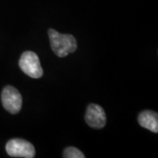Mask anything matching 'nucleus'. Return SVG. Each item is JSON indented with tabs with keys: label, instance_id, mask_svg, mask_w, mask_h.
<instances>
[{
	"label": "nucleus",
	"instance_id": "obj_1",
	"mask_svg": "<svg viewBox=\"0 0 158 158\" xmlns=\"http://www.w3.org/2000/svg\"><path fill=\"white\" fill-rule=\"evenodd\" d=\"M52 50L59 57H65L77 48V42L71 34H60L55 29L48 30Z\"/></svg>",
	"mask_w": 158,
	"mask_h": 158
},
{
	"label": "nucleus",
	"instance_id": "obj_2",
	"mask_svg": "<svg viewBox=\"0 0 158 158\" xmlns=\"http://www.w3.org/2000/svg\"><path fill=\"white\" fill-rule=\"evenodd\" d=\"M19 65L23 72L32 78H40L43 75L39 57L34 52H24L19 58Z\"/></svg>",
	"mask_w": 158,
	"mask_h": 158
},
{
	"label": "nucleus",
	"instance_id": "obj_3",
	"mask_svg": "<svg viewBox=\"0 0 158 158\" xmlns=\"http://www.w3.org/2000/svg\"><path fill=\"white\" fill-rule=\"evenodd\" d=\"M7 154L12 157L33 158L35 156V148L32 143L23 139H11L6 143Z\"/></svg>",
	"mask_w": 158,
	"mask_h": 158
},
{
	"label": "nucleus",
	"instance_id": "obj_4",
	"mask_svg": "<svg viewBox=\"0 0 158 158\" xmlns=\"http://www.w3.org/2000/svg\"><path fill=\"white\" fill-rule=\"evenodd\" d=\"M1 100L3 106L11 114H17L22 108V97L13 86H6L2 91Z\"/></svg>",
	"mask_w": 158,
	"mask_h": 158
},
{
	"label": "nucleus",
	"instance_id": "obj_5",
	"mask_svg": "<svg viewBox=\"0 0 158 158\" xmlns=\"http://www.w3.org/2000/svg\"><path fill=\"white\" fill-rule=\"evenodd\" d=\"M85 121L90 127L100 129L106 124V115L104 109L96 104H90L85 113Z\"/></svg>",
	"mask_w": 158,
	"mask_h": 158
},
{
	"label": "nucleus",
	"instance_id": "obj_6",
	"mask_svg": "<svg viewBox=\"0 0 158 158\" xmlns=\"http://www.w3.org/2000/svg\"><path fill=\"white\" fill-rule=\"evenodd\" d=\"M138 122L142 127L151 132H158V114L153 111H143L138 116Z\"/></svg>",
	"mask_w": 158,
	"mask_h": 158
},
{
	"label": "nucleus",
	"instance_id": "obj_7",
	"mask_svg": "<svg viewBox=\"0 0 158 158\" xmlns=\"http://www.w3.org/2000/svg\"><path fill=\"white\" fill-rule=\"evenodd\" d=\"M63 157L65 158H85V156L77 148L68 147L63 151Z\"/></svg>",
	"mask_w": 158,
	"mask_h": 158
}]
</instances>
